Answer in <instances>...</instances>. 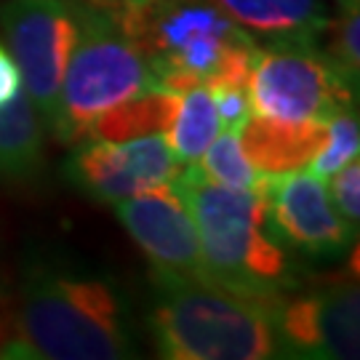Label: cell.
<instances>
[{"label": "cell", "instance_id": "obj_3", "mask_svg": "<svg viewBox=\"0 0 360 360\" xmlns=\"http://www.w3.org/2000/svg\"><path fill=\"white\" fill-rule=\"evenodd\" d=\"M112 13L160 86H248L259 46L217 0H150Z\"/></svg>", "mask_w": 360, "mask_h": 360}, {"label": "cell", "instance_id": "obj_12", "mask_svg": "<svg viewBox=\"0 0 360 360\" xmlns=\"http://www.w3.org/2000/svg\"><path fill=\"white\" fill-rule=\"evenodd\" d=\"M323 139L326 123H285L251 115L240 129V147L262 176L307 168Z\"/></svg>", "mask_w": 360, "mask_h": 360}, {"label": "cell", "instance_id": "obj_18", "mask_svg": "<svg viewBox=\"0 0 360 360\" xmlns=\"http://www.w3.org/2000/svg\"><path fill=\"white\" fill-rule=\"evenodd\" d=\"M358 30H360V11L358 3L342 6V19L328 25L331 32V46H328V59L336 65L342 75L358 86V70H360V49H358Z\"/></svg>", "mask_w": 360, "mask_h": 360}, {"label": "cell", "instance_id": "obj_16", "mask_svg": "<svg viewBox=\"0 0 360 360\" xmlns=\"http://www.w3.org/2000/svg\"><path fill=\"white\" fill-rule=\"evenodd\" d=\"M200 160L203 163H198V166L217 184H224L232 190H248V193L259 190L262 174H257V168L245 158L243 147H240V131L224 129L221 134H217L206 153L200 155Z\"/></svg>", "mask_w": 360, "mask_h": 360}, {"label": "cell", "instance_id": "obj_6", "mask_svg": "<svg viewBox=\"0 0 360 360\" xmlns=\"http://www.w3.org/2000/svg\"><path fill=\"white\" fill-rule=\"evenodd\" d=\"M254 115L285 123H326L355 104V83L315 43L270 40L257 49L248 72Z\"/></svg>", "mask_w": 360, "mask_h": 360}, {"label": "cell", "instance_id": "obj_7", "mask_svg": "<svg viewBox=\"0 0 360 360\" xmlns=\"http://www.w3.org/2000/svg\"><path fill=\"white\" fill-rule=\"evenodd\" d=\"M0 27L22 86L49 126L80 32V0H3Z\"/></svg>", "mask_w": 360, "mask_h": 360}, {"label": "cell", "instance_id": "obj_2", "mask_svg": "<svg viewBox=\"0 0 360 360\" xmlns=\"http://www.w3.org/2000/svg\"><path fill=\"white\" fill-rule=\"evenodd\" d=\"M176 190L193 217L206 281L257 299H281L296 288L294 264L270 232L259 193L217 184L198 160L184 163Z\"/></svg>", "mask_w": 360, "mask_h": 360}, {"label": "cell", "instance_id": "obj_13", "mask_svg": "<svg viewBox=\"0 0 360 360\" xmlns=\"http://www.w3.org/2000/svg\"><path fill=\"white\" fill-rule=\"evenodd\" d=\"M248 35L318 43L331 19L323 0H217Z\"/></svg>", "mask_w": 360, "mask_h": 360}, {"label": "cell", "instance_id": "obj_4", "mask_svg": "<svg viewBox=\"0 0 360 360\" xmlns=\"http://www.w3.org/2000/svg\"><path fill=\"white\" fill-rule=\"evenodd\" d=\"M275 304L206 278L163 281L150 328L168 360H264L278 355Z\"/></svg>", "mask_w": 360, "mask_h": 360}, {"label": "cell", "instance_id": "obj_5", "mask_svg": "<svg viewBox=\"0 0 360 360\" xmlns=\"http://www.w3.org/2000/svg\"><path fill=\"white\" fill-rule=\"evenodd\" d=\"M155 83L142 51L115 13L80 0V32L46 131H53L65 144L86 142L107 112L136 99Z\"/></svg>", "mask_w": 360, "mask_h": 360}, {"label": "cell", "instance_id": "obj_10", "mask_svg": "<svg viewBox=\"0 0 360 360\" xmlns=\"http://www.w3.org/2000/svg\"><path fill=\"white\" fill-rule=\"evenodd\" d=\"M360 302L355 275L275 304L278 349L291 358H358Z\"/></svg>", "mask_w": 360, "mask_h": 360}, {"label": "cell", "instance_id": "obj_21", "mask_svg": "<svg viewBox=\"0 0 360 360\" xmlns=\"http://www.w3.org/2000/svg\"><path fill=\"white\" fill-rule=\"evenodd\" d=\"M25 89L22 86V75L13 65L11 53L0 46V104L11 102L19 91Z\"/></svg>", "mask_w": 360, "mask_h": 360}, {"label": "cell", "instance_id": "obj_9", "mask_svg": "<svg viewBox=\"0 0 360 360\" xmlns=\"http://www.w3.org/2000/svg\"><path fill=\"white\" fill-rule=\"evenodd\" d=\"M257 193L264 200L270 232L281 243L318 259L347 251L355 227L345 221L331 203L328 187L309 171L262 176Z\"/></svg>", "mask_w": 360, "mask_h": 360}, {"label": "cell", "instance_id": "obj_23", "mask_svg": "<svg viewBox=\"0 0 360 360\" xmlns=\"http://www.w3.org/2000/svg\"><path fill=\"white\" fill-rule=\"evenodd\" d=\"M352 3H358V0H339V6H352Z\"/></svg>", "mask_w": 360, "mask_h": 360}, {"label": "cell", "instance_id": "obj_15", "mask_svg": "<svg viewBox=\"0 0 360 360\" xmlns=\"http://www.w3.org/2000/svg\"><path fill=\"white\" fill-rule=\"evenodd\" d=\"M219 134V117L206 86H195L179 94V107L163 134L179 163H195Z\"/></svg>", "mask_w": 360, "mask_h": 360}, {"label": "cell", "instance_id": "obj_19", "mask_svg": "<svg viewBox=\"0 0 360 360\" xmlns=\"http://www.w3.org/2000/svg\"><path fill=\"white\" fill-rule=\"evenodd\" d=\"M214 99V110H217L219 126L221 129L240 131L245 120L254 115L251 110V96H248V86H235V83H214L206 86Z\"/></svg>", "mask_w": 360, "mask_h": 360}, {"label": "cell", "instance_id": "obj_8", "mask_svg": "<svg viewBox=\"0 0 360 360\" xmlns=\"http://www.w3.org/2000/svg\"><path fill=\"white\" fill-rule=\"evenodd\" d=\"M67 179L99 203H117L147 190L174 184L181 163L163 134H144L123 142L89 139L67 160Z\"/></svg>", "mask_w": 360, "mask_h": 360}, {"label": "cell", "instance_id": "obj_1", "mask_svg": "<svg viewBox=\"0 0 360 360\" xmlns=\"http://www.w3.org/2000/svg\"><path fill=\"white\" fill-rule=\"evenodd\" d=\"M134 355L126 296L115 283L67 270L30 272L0 358L120 360Z\"/></svg>", "mask_w": 360, "mask_h": 360}, {"label": "cell", "instance_id": "obj_22", "mask_svg": "<svg viewBox=\"0 0 360 360\" xmlns=\"http://www.w3.org/2000/svg\"><path fill=\"white\" fill-rule=\"evenodd\" d=\"M89 3H96V6H102V8H110V11H117V8L142 6V3H150V0H89Z\"/></svg>", "mask_w": 360, "mask_h": 360}, {"label": "cell", "instance_id": "obj_17", "mask_svg": "<svg viewBox=\"0 0 360 360\" xmlns=\"http://www.w3.org/2000/svg\"><path fill=\"white\" fill-rule=\"evenodd\" d=\"M360 153V129L355 107H345L326 120V139H323L318 155L309 160V174L321 181H328L349 160H355Z\"/></svg>", "mask_w": 360, "mask_h": 360}, {"label": "cell", "instance_id": "obj_11", "mask_svg": "<svg viewBox=\"0 0 360 360\" xmlns=\"http://www.w3.org/2000/svg\"><path fill=\"white\" fill-rule=\"evenodd\" d=\"M120 224L150 259L155 283L206 278L200 264L198 232L187 203L174 184H163L115 203Z\"/></svg>", "mask_w": 360, "mask_h": 360}, {"label": "cell", "instance_id": "obj_14", "mask_svg": "<svg viewBox=\"0 0 360 360\" xmlns=\"http://www.w3.org/2000/svg\"><path fill=\"white\" fill-rule=\"evenodd\" d=\"M43 117L25 89L0 104V179H32L43 163Z\"/></svg>", "mask_w": 360, "mask_h": 360}, {"label": "cell", "instance_id": "obj_20", "mask_svg": "<svg viewBox=\"0 0 360 360\" xmlns=\"http://www.w3.org/2000/svg\"><path fill=\"white\" fill-rule=\"evenodd\" d=\"M328 195L334 208L345 217V221H349L352 227H358L360 219V163L358 158L349 160L347 166H342L336 174L328 176Z\"/></svg>", "mask_w": 360, "mask_h": 360}]
</instances>
